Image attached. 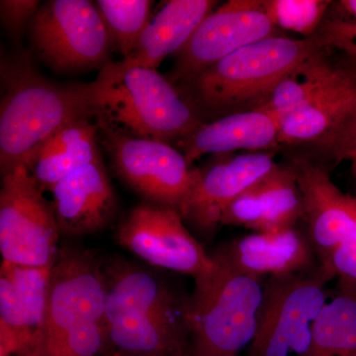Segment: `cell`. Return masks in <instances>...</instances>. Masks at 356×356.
Instances as JSON below:
<instances>
[{
  "mask_svg": "<svg viewBox=\"0 0 356 356\" xmlns=\"http://www.w3.org/2000/svg\"><path fill=\"white\" fill-rule=\"evenodd\" d=\"M322 264L264 281L257 331L243 356H307L313 325L329 301L334 280Z\"/></svg>",
  "mask_w": 356,
  "mask_h": 356,
  "instance_id": "cell-6",
  "label": "cell"
},
{
  "mask_svg": "<svg viewBox=\"0 0 356 356\" xmlns=\"http://www.w3.org/2000/svg\"><path fill=\"white\" fill-rule=\"evenodd\" d=\"M337 282L334 296L314 323L307 356H356V283Z\"/></svg>",
  "mask_w": 356,
  "mask_h": 356,
  "instance_id": "cell-22",
  "label": "cell"
},
{
  "mask_svg": "<svg viewBox=\"0 0 356 356\" xmlns=\"http://www.w3.org/2000/svg\"><path fill=\"white\" fill-rule=\"evenodd\" d=\"M261 0H231L207 16L179 53L173 84L184 83L248 44L276 34Z\"/></svg>",
  "mask_w": 356,
  "mask_h": 356,
  "instance_id": "cell-10",
  "label": "cell"
},
{
  "mask_svg": "<svg viewBox=\"0 0 356 356\" xmlns=\"http://www.w3.org/2000/svg\"><path fill=\"white\" fill-rule=\"evenodd\" d=\"M0 170L29 168L47 140L72 122L104 116L108 83L58 84L35 69L27 56L2 58Z\"/></svg>",
  "mask_w": 356,
  "mask_h": 356,
  "instance_id": "cell-1",
  "label": "cell"
},
{
  "mask_svg": "<svg viewBox=\"0 0 356 356\" xmlns=\"http://www.w3.org/2000/svg\"><path fill=\"white\" fill-rule=\"evenodd\" d=\"M117 240L149 264L193 277L214 266L200 243L185 227L177 211L151 203L138 206L122 222Z\"/></svg>",
  "mask_w": 356,
  "mask_h": 356,
  "instance_id": "cell-11",
  "label": "cell"
},
{
  "mask_svg": "<svg viewBox=\"0 0 356 356\" xmlns=\"http://www.w3.org/2000/svg\"><path fill=\"white\" fill-rule=\"evenodd\" d=\"M107 280L90 252L60 250L51 267L44 324L16 356H60L70 339L95 324H105Z\"/></svg>",
  "mask_w": 356,
  "mask_h": 356,
  "instance_id": "cell-4",
  "label": "cell"
},
{
  "mask_svg": "<svg viewBox=\"0 0 356 356\" xmlns=\"http://www.w3.org/2000/svg\"><path fill=\"white\" fill-rule=\"evenodd\" d=\"M36 0H1L0 15L2 23L11 37L19 39L28 20H32L38 11Z\"/></svg>",
  "mask_w": 356,
  "mask_h": 356,
  "instance_id": "cell-31",
  "label": "cell"
},
{
  "mask_svg": "<svg viewBox=\"0 0 356 356\" xmlns=\"http://www.w3.org/2000/svg\"><path fill=\"white\" fill-rule=\"evenodd\" d=\"M212 0H170L156 13L135 50L119 63L103 69L118 74L133 67L158 69L168 56L179 53L201 22L216 6Z\"/></svg>",
  "mask_w": 356,
  "mask_h": 356,
  "instance_id": "cell-16",
  "label": "cell"
},
{
  "mask_svg": "<svg viewBox=\"0 0 356 356\" xmlns=\"http://www.w3.org/2000/svg\"><path fill=\"white\" fill-rule=\"evenodd\" d=\"M296 177L304 205V220L318 261L343 243L356 245V196L344 193L329 172L303 156L288 163Z\"/></svg>",
  "mask_w": 356,
  "mask_h": 356,
  "instance_id": "cell-12",
  "label": "cell"
},
{
  "mask_svg": "<svg viewBox=\"0 0 356 356\" xmlns=\"http://www.w3.org/2000/svg\"><path fill=\"white\" fill-rule=\"evenodd\" d=\"M280 123L264 109L248 110L204 123L180 140L182 154L191 165L206 154H225L238 149L259 151L277 146Z\"/></svg>",
  "mask_w": 356,
  "mask_h": 356,
  "instance_id": "cell-18",
  "label": "cell"
},
{
  "mask_svg": "<svg viewBox=\"0 0 356 356\" xmlns=\"http://www.w3.org/2000/svg\"><path fill=\"white\" fill-rule=\"evenodd\" d=\"M212 255L241 273L261 280L301 273L320 264L308 233L298 227L250 234L225 243Z\"/></svg>",
  "mask_w": 356,
  "mask_h": 356,
  "instance_id": "cell-13",
  "label": "cell"
},
{
  "mask_svg": "<svg viewBox=\"0 0 356 356\" xmlns=\"http://www.w3.org/2000/svg\"><path fill=\"white\" fill-rule=\"evenodd\" d=\"M339 6L348 15L356 18V0H343L339 2Z\"/></svg>",
  "mask_w": 356,
  "mask_h": 356,
  "instance_id": "cell-32",
  "label": "cell"
},
{
  "mask_svg": "<svg viewBox=\"0 0 356 356\" xmlns=\"http://www.w3.org/2000/svg\"><path fill=\"white\" fill-rule=\"evenodd\" d=\"M313 35L325 50L339 49L356 60V21L325 20Z\"/></svg>",
  "mask_w": 356,
  "mask_h": 356,
  "instance_id": "cell-29",
  "label": "cell"
},
{
  "mask_svg": "<svg viewBox=\"0 0 356 356\" xmlns=\"http://www.w3.org/2000/svg\"><path fill=\"white\" fill-rule=\"evenodd\" d=\"M99 76L108 83L103 117L138 137L182 140L205 123L177 86L158 70L133 67L113 74L102 69Z\"/></svg>",
  "mask_w": 356,
  "mask_h": 356,
  "instance_id": "cell-5",
  "label": "cell"
},
{
  "mask_svg": "<svg viewBox=\"0 0 356 356\" xmlns=\"http://www.w3.org/2000/svg\"><path fill=\"white\" fill-rule=\"evenodd\" d=\"M351 173L353 177H356V156L355 159H351Z\"/></svg>",
  "mask_w": 356,
  "mask_h": 356,
  "instance_id": "cell-34",
  "label": "cell"
},
{
  "mask_svg": "<svg viewBox=\"0 0 356 356\" xmlns=\"http://www.w3.org/2000/svg\"><path fill=\"white\" fill-rule=\"evenodd\" d=\"M98 356H123L121 355L120 353H116V351L109 350V348H106L103 353H100Z\"/></svg>",
  "mask_w": 356,
  "mask_h": 356,
  "instance_id": "cell-33",
  "label": "cell"
},
{
  "mask_svg": "<svg viewBox=\"0 0 356 356\" xmlns=\"http://www.w3.org/2000/svg\"><path fill=\"white\" fill-rule=\"evenodd\" d=\"M98 131L99 124L81 119L44 142L28 168L42 191H51L63 178L102 158L96 142Z\"/></svg>",
  "mask_w": 356,
  "mask_h": 356,
  "instance_id": "cell-21",
  "label": "cell"
},
{
  "mask_svg": "<svg viewBox=\"0 0 356 356\" xmlns=\"http://www.w3.org/2000/svg\"><path fill=\"white\" fill-rule=\"evenodd\" d=\"M321 51L325 49L313 35L303 40L274 35L227 56L178 89L201 117L259 109L288 74Z\"/></svg>",
  "mask_w": 356,
  "mask_h": 356,
  "instance_id": "cell-2",
  "label": "cell"
},
{
  "mask_svg": "<svg viewBox=\"0 0 356 356\" xmlns=\"http://www.w3.org/2000/svg\"><path fill=\"white\" fill-rule=\"evenodd\" d=\"M214 266L194 280L184 324L192 356H241L254 339L264 281L211 254Z\"/></svg>",
  "mask_w": 356,
  "mask_h": 356,
  "instance_id": "cell-3",
  "label": "cell"
},
{
  "mask_svg": "<svg viewBox=\"0 0 356 356\" xmlns=\"http://www.w3.org/2000/svg\"><path fill=\"white\" fill-rule=\"evenodd\" d=\"M182 356H192V355H191V353H185V355H182Z\"/></svg>",
  "mask_w": 356,
  "mask_h": 356,
  "instance_id": "cell-35",
  "label": "cell"
},
{
  "mask_svg": "<svg viewBox=\"0 0 356 356\" xmlns=\"http://www.w3.org/2000/svg\"><path fill=\"white\" fill-rule=\"evenodd\" d=\"M99 128L117 175L149 203L182 213L201 178L184 154L163 140L115 130L104 117Z\"/></svg>",
  "mask_w": 356,
  "mask_h": 356,
  "instance_id": "cell-7",
  "label": "cell"
},
{
  "mask_svg": "<svg viewBox=\"0 0 356 356\" xmlns=\"http://www.w3.org/2000/svg\"><path fill=\"white\" fill-rule=\"evenodd\" d=\"M151 0H98L96 7L124 58L135 50L151 22Z\"/></svg>",
  "mask_w": 356,
  "mask_h": 356,
  "instance_id": "cell-26",
  "label": "cell"
},
{
  "mask_svg": "<svg viewBox=\"0 0 356 356\" xmlns=\"http://www.w3.org/2000/svg\"><path fill=\"white\" fill-rule=\"evenodd\" d=\"M0 323L7 325L17 336L20 341L19 351L22 350L30 339L29 332L26 327L24 314L14 291L13 283L1 274H0Z\"/></svg>",
  "mask_w": 356,
  "mask_h": 356,
  "instance_id": "cell-30",
  "label": "cell"
},
{
  "mask_svg": "<svg viewBox=\"0 0 356 356\" xmlns=\"http://www.w3.org/2000/svg\"><path fill=\"white\" fill-rule=\"evenodd\" d=\"M105 325L106 348L123 356H182L188 353L184 315L135 312Z\"/></svg>",
  "mask_w": 356,
  "mask_h": 356,
  "instance_id": "cell-19",
  "label": "cell"
},
{
  "mask_svg": "<svg viewBox=\"0 0 356 356\" xmlns=\"http://www.w3.org/2000/svg\"><path fill=\"white\" fill-rule=\"evenodd\" d=\"M339 67L330 62L325 51L314 54L276 86L261 109L273 114L280 124L285 117L301 107L327 83Z\"/></svg>",
  "mask_w": 356,
  "mask_h": 356,
  "instance_id": "cell-24",
  "label": "cell"
},
{
  "mask_svg": "<svg viewBox=\"0 0 356 356\" xmlns=\"http://www.w3.org/2000/svg\"><path fill=\"white\" fill-rule=\"evenodd\" d=\"M321 156L339 163L356 156V106L334 130L312 143Z\"/></svg>",
  "mask_w": 356,
  "mask_h": 356,
  "instance_id": "cell-28",
  "label": "cell"
},
{
  "mask_svg": "<svg viewBox=\"0 0 356 356\" xmlns=\"http://www.w3.org/2000/svg\"><path fill=\"white\" fill-rule=\"evenodd\" d=\"M356 106V65H341L310 99L280 124L278 144H312L339 126Z\"/></svg>",
  "mask_w": 356,
  "mask_h": 356,
  "instance_id": "cell-17",
  "label": "cell"
},
{
  "mask_svg": "<svg viewBox=\"0 0 356 356\" xmlns=\"http://www.w3.org/2000/svg\"><path fill=\"white\" fill-rule=\"evenodd\" d=\"M53 266H23L2 261L0 267V274L13 283L24 314L26 327L30 337L28 343L37 336L44 324Z\"/></svg>",
  "mask_w": 356,
  "mask_h": 356,
  "instance_id": "cell-25",
  "label": "cell"
},
{
  "mask_svg": "<svg viewBox=\"0 0 356 356\" xmlns=\"http://www.w3.org/2000/svg\"><path fill=\"white\" fill-rule=\"evenodd\" d=\"M331 2L324 0H264L266 13L276 27L311 37L322 24Z\"/></svg>",
  "mask_w": 356,
  "mask_h": 356,
  "instance_id": "cell-27",
  "label": "cell"
},
{
  "mask_svg": "<svg viewBox=\"0 0 356 356\" xmlns=\"http://www.w3.org/2000/svg\"><path fill=\"white\" fill-rule=\"evenodd\" d=\"M107 280L105 324L127 313L184 315L185 299L178 300L159 278L139 267L121 261L104 268Z\"/></svg>",
  "mask_w": 356,
  "mask_h": 356,
  "instance_id": "cell-20",
  "label": "cell"
},
{
  "mask_svg": "<svg viewBox=\"0 0 356 356\" xmlns=\"http://www.w3.org/2000/svg\"><path fill=\"white\" fill-rule=\"evenodd\" d=\"M261 213L257 233L294 228L304 220V205L298 184L289 165L275 166L254 184Z\"/></svg>",
  "mask_w": 356,
  "mask_h": 356,
  "instance_id": "cell-23",
  "label": "cell"
},
{
  "mask_svg": "<svg viewBox=\"0 0 356 356\" xmlns=\"http://www.w3.org/2000/svg\"><path fill=\"white\" fill-rule=\"evenodd\" d=\"M51 191L60 234L95 233L113 217L116 199L102 158L63 178Z\"/></svg>",
  "mask_w": 356,
  "mask_h": 356,
  "instance_id": "cell-15",
  "label": "cell"
},
{
  "mask_svg": "<svg viewBox=\"0 0 356 356\" xmlns=\"http://www.w3.org/2000/svg\"><path fill=\"white\" fill-rule=\"evenodd\" d=\"M275 165L271 154H247L201 172L200 180L182 213V219L201 235H212L218 226H221L222 212L229 204Z\"/></svg>",
  "mask_w": 356,
  "mask_h": 356,
  "instance_id": "cell-14",
  "label": "cell"
},
{
  "mask_svg": "<svg viewBox=\"0 0 356 356\" xmlns=\"http://www.w3.org/2000/svg\"><path fill=\"white\" fill-rule=\"evenodd\" d=\"M32 37L42 60L58 72L106 67L111 35L97 7L88 0H51L32 19Z\"/></svg>",
  "mask_w": 356,
  "mask_h": 356,
  "instance_id": "cell-9",
  "label": "cell"
},
{
  "mask_svg": "<svg viewBox=\"0 0 356 356\" xmlns=\"http://www.w3.org/2000/svg\"><path fill=\"white\" fill-rule=\"evenodd\" d=\"M353 178H355V184H356V177H353Z\"/></svg>",
  "mask_w": 356,
  "mask_h": 356,
  "instance_id": "cell-36",
  "label": "cell"
},
{
  "mask_svg": "<svg viewBox=\"0 0 356 356\" xmlns=\"http://www.w3.org/2000/svg\"><path fill=\"white\" fill-rule=\"evenodd\" d=\"M25 165L2 175L0 252L3 261L23 266H51L57 261L60 232L53 203Z\"/></svg>",
  "mask_w": 356,
  "mask_h": 356,
  "instance_id": "cell-8",
  "label": "cell"
}]
</instances>
